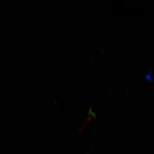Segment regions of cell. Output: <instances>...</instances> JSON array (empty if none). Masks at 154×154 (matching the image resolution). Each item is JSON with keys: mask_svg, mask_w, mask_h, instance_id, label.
Masks as SVG:
<instances>
[]
</instances>
